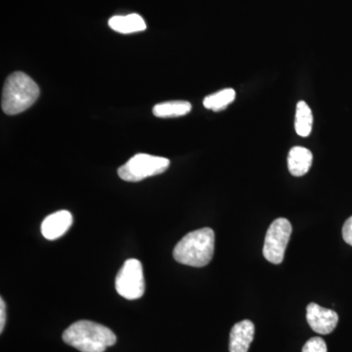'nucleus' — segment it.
<instances>
[{"instance_id": "f8f14e48", "label": "nucleus", "mask_w": 352, "mask_h": 352, "mask_svg": "<svg viewBox=\"0 0 352 352\" xmlns=\"http://www.w3.org/2000/svg\"><path fill=\"white\" fill-rule=\"evenodd\" d=\"M192 106L188 101H170L157 104L153 108V113L157 118H176L191 112Z\"/></svg>"}, {"instance_id": "ddd939ff", "label": "nucleus", "mask_w": 352, "mask_h": 352, "mask_svg": "<svg viewBox=\"0 0 352 352\" xmlns=\"http://www.w3.org/2000/svg\"><path fill=\"white\" fill-rule=\"evenodd\" d=\"M314 115L311 109L305 101H300L296 105L295 127L296 133L302 138H307L312 131Z\"/></svg>"}, {"instance_id": "20e7f679", "label": "nucleus", "mask_w": 352, "mask_h": 352, "mask_svg": "<svg viewBox=\"0 0 352 352\" xmlns=\"http://www.w3.org/2000/svg\"><path fill=\"white\" fill-rule=\"evenodd\" d=\"M170 160L148 154H136L120 166L118 173L124 182H138L151 176L159 175L168 170Z\"/></svg>"}, {"instance_id": "4468645a", "label": "nucleus", "mask_w": 352, "mask_h": 352, "mask_svg": "<svg viewBox=\"0 0 352 352\" xmlns=\"http://www.w3.org/2000/svg\"><path fill=\"white\" fill-rule=\"evenodd\" d=\"M236 98L235 90L232 88H226V89L220 90L219 92L212 95H208L204 99V106L208 110L219 112V111L224 110L227 106L233 103Z\"/></svg>"}, {"instance_id": "6e6552de", "label": "nucleus", "mask_w": 352, "mask_h": 352, "mask_svg": "<svg viewBox=\"0 0 352 352\" xmlns=\"http://www.w3.org/2000/svg\"><path fill=\"white\" fill-rule=\"evenodd\" d=\"M73 224V215L68 210H58L48 215L41 224V233L45 239H59Z\"/></svg>"}, {"instance_id": "9d476101", "label": "nucleus", "mask_w": 352, "mask_h": 352, "mask_svg": "<svg viewBox=\"0 0 352 352\" xmlns=\"http://www.w3.org/2000/svg\"><path fill=\"white\" fill-rule=\"evenodd\" d=\"M312 153L305 147L296 146L291 149L288 157V166L292 175L300 177L307 175L311 168Z\"/></svg>"}, {"instance_id": "1a4fd4ad", "label": "nucleus", "mask_w": 352, "mask_h": 352, "mask_svg": "<svg viewBox=\"0 0 352 352\" xmlns=\"http://www.w3.org/2000/svg\"><path fill=\"white\" fill-rule=\"evenodd\" d=\"M254 337V325L252 321L236 323L231 329L229 351L248 352Z\"/></svg>"}, {"instance_id": "39448f33", "label": "nucleus", "mask_w": 352, "mask_h": 352, "mask_svg": "<svg viewBox=\"0 0 352 352\" xmlns=\"http://www.w3.org/2000/svg\"><path fill=\"white\" fill-rule=\"evenodd\" d=\"M116 289L126 300H138L145 293L142 264L135 258L127 259L116 277Z\"/></svg>"}, {"instance_id": "0eeeda50", "label": "nucleus", "mask_w": 352, "mask_h": 352, "mask_svg": "<svg viewBox=\"0 0 352 352\" xmlns=\"http://www.w3.org/2000/svg\"><path fill=\"white\" fill-rule=\"evenodd\" d=\"M307 319L314 332L328 335L337 327L339 315L332 309L311 302L307 307Z\"/></svg>"}, {"instance_id": "dca6fc26", "label": "nucleus", "mask_w": 352, "mask_h": 352, "mask_svg": "<svg viewBox=\"0 0 352 352\" xmlns=\"http://www.w3.org/2000/svg\"><path fill=\"white\" fill-rule=\"evenodd\" d=\"M342 238L346 244L352 245V217L344 222L342 227Z\"/></svg>"}, {"instance_id": "f257e3e1", "label": "nucleus", "mask_w": 352, "mask_h": 352, "mask_svg": "<svg viewBox=\"0 0 352 352\" xmlns=\"http://www.w3.org/2000/svg\"><path fill=\"white\" fill-rule=\"evenodd\" d=\"M63 340L80 352H104L116 344L117 337L101 324L80 320L65 330Z\"/></svg>"}, {"instance_id": "f3484780", "label": "nucleus", "mask_w": 352, "mask_h": 352, "mask_svg": "<svg viewBox=\"0 0 352 352\" xmlns=\"http://www.w3.org/2000/svg\"><path fill=\"white\" fill-rule=\"evenodd\" d=\"M6 322V307L3 298H0V332H3Z\"/></svg>"}, {"instance_id": "9b49d317", "label": "nucleus", "mask_w": 352, "mask_h": 352, "mask_svg": "<svg viewBox=\"0 0 352 352\" xmlns=\"http://www.w3.org/2000/svg\"><path fill=\"white\" fill-rule=\"evenodd\" d=\"M109 27L115 32L126 34L144 31L147 25L138 14H129L126 16H113L109 20Z\"/></svg>"}, {"instance_id": "f03ea898", "label": "nucleus", "mask_w": 352, "mask_h": 352, "mask_svg": "<svg viewBox=\"0 0 352 352\" xmlns=\"http://www.w3.org/2000/svg\"><path fill=\"white\" fill-rule=\"evenodd\" d=\"M214 230L208 227L190 232L175 245L173 258L185 265L204 267L214 256Z\"/></svg>"}, {"instance_id": "7ed1b4c3", "label": "nucleus", "mask_w": 352, "mask_h": 352, "mask_svg": "<svg viewBox=\"0 0 352 352\" xmlns=\"http://www.w3.org/2000/svg\"><path fill=\"white\" fill-rule=\"evenodd\" d=\"M39 96V87L32 78L15 72L7 78L2 91L1 108L6 115H18L32 107Z\"/></svg>"}, {"instance_id": "2eb2a0df", "label": "nucleus", "mask_w": 352, "mask_h": 352, "mask_svg": "<svg viewBox=\"0 0 352 352\" xmlns=\"http://www.w3.org/2000/svg\"><path fill=\"white\" fill-rule=\"evenodd\" d=\"M302 352H328L327 344L322 338H311L302 347Z\"/></svg>"}, {"instance_id": "423d86ee", "label": "nucleus", "mask_w": 352, "mask_h": 352, "mask_svg": "<svg viewBox=\"0 0 352 352\" xmlns=\"http://www.w3.org/2000/svg\"><path fill=\"white\" fill-rule=\"evenodd\" d=\"M291 234L292 226L288 219H275L266 232L263 247L264 258L273 264L282 263Z\"/></svg>"}]
</instances>
